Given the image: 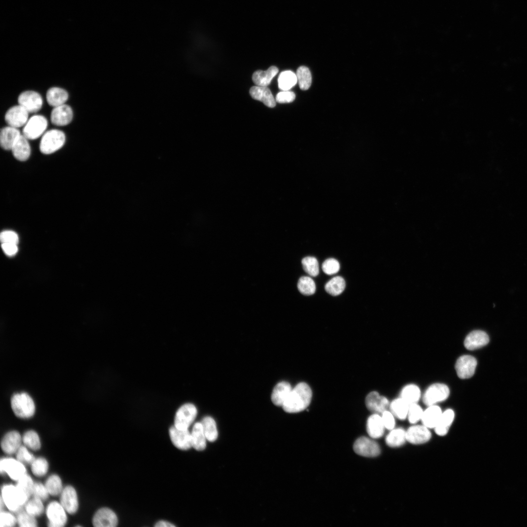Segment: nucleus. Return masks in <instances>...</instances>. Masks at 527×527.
<instances>
[{"instance_id":"obj_1","label":"nucleus","mask_w":527,"mask_h":527,"mask_svg":"<svg viewBox=\"0 0 527 527\" xmlns=\"http://www.w3.org/2000/svg\"><path fill=\"white\" fill-rule=\"evenodd\" d=\"M312 396L310 386L305 383H300L292 389L282 407L287 413L301 412L309 405Z\"/></svg>"},{"instance_id":"obj_2","label":"nucleus","mask_w":527,"mask_h":527,"mask_svg":"<svg viewBox=\"0 0 527 527\" xmlns=\"http://www.w3.org/2000/svg\"><path fill=\"white\" fill-rule=\"evenodd\" d=\"M11 405L15 415L20 418H29L34 415L35 412L34 401L25 392L14 394L11 399Z\"/></svg>"},{"instance_id":"obj_3","label":"nucleus","mask_w":527,"mask_h":527,"mask_svg":"<svg viewBox=\"0 0 527 527\" xmlns=\"http://www.w3.org/2000/svg\"><path fill=\"white\" fill-rule=\"evenodd\" d=\"M65 136L63 132L57 129H52L46 132L42 136L40 145L41 152L44 154H50L64 145Z\"/></svg>"},{"instance_id":"obj_4","label":"nucleus","mask_w":527,"mask_h":527,"mask_svg":"<svg viewBox=\"0 0 527 527\" xmlns=\"http://www.w3.org/2000/svg\"><path fill=\"white\" fill-rule=\"evenodd\" d=\"M449 394V388L446 384L434 383L429 385L424 392L423 401L427 406L436 405L447 399Z\"/></svg>"},{"instance_id":"obj_5","label":"nucleus","mask_w":527,"mask_h":527,"mask_svg":"<svg viewBox=\"0 0 527 527\" xmlns=\"http://www.w3.org/2000/svg\"><path fill=\"white\" fill-rule=\"evenodd\" d=\"M197 414V409L192 404L182 405L177 411L174 426L179 429H188Z\"/></svg>"},{"instance_id":"obj_6","label":"nucleus","mask_w":527,"mask_h":527,"mask_svg":"<svg viewBox=\"0 0 527 527\" xmlns=\"http://www.w3.org/2000/svg\"><path fill=\"white\" fill-rule=\"evenodd\" d=\"M47 126V121L41 115L32 117L25 124L23 130V135L28 140H35L40 137Z\"/></svg>"},{"instance_id":"obj_7","label":"nucleus","mask_w":527,"mask_h":527,"mask_svg":"<svg viewBox=\"0 0 527 527\" xmlns=\"http://www.w3.org/2000/svg\"><path fill=\"white\" fill-rule=\"evenodd\" d=\"M353 449L357 454L367 457L378 456L381 449L378 444L373 438L365 436L358 438L353 445Z\"/></svg>"},{"instance_id":"obj_8","label":"nucleus","mask_w":527,"mask_h":527,"mask_svg":"<svg viewBox=\"0 0 527 527\" xmlns=\"http://www.w3.org/2000/svg\"><path fill=\"white\" fill-rule=\"evenodd\" d=\"M48 519V526L50 527H62L67 522L66 510L61 503L53 501L49 504L46 508Z\"/></svg>"},{"instance_id":"obj_9","label":"nucleus","mask_w":527,"mask_h":527,"mask_svg":"<svg viewBox=\"0 0 527 527\" xmlns=\"http://www.w3.org/2000/svg\"><path fill=\"white\" fill-rule=\"evenodd\" d=\"M0 471L1 474L7 473L11 479L16 481L26 473L24 464L17 459L11 458L1 459Z\"/></svg>"},{"instance_id":"obj_10","label":"nucleus","mask_w":527,"mask_h":527,"mask_svg":"<svg viewBox=\"0 0 527 527\" xmlns=\"http://www.w3.org/2000/svg\"><path fill=\"white\" fill-rule=\"evenodd\" d=\"M477 364L476 358L472 356L463 355L459 357L455 365L457 376L462 379L471 378L475 373Z\"/></svg>"},{"instance_id":"obj_11","label":"nucleus","mask_w":527,"mask_h":527,"mask_svg":"<svg viewBox=\"0 0 527 527\" xmlns=\"http://www.w3.org/2000/svg\"><path fill=\"white\" fill-rule=\"evenodd\" d=\"M169 434L173 444L178 449L188 450L192 447L191 433L188 429H182L171 426Z\"/></svg>"},{"instance_id":"obj_12","label":"nucleus","mask_w":527,"mask_h":527,"mask_svg":"<svg viewBox=\"0 0 527 527\" xmlns=\"http://www.w3.org/2000/svg\"><path fill=\"white\" fill-rule=\"evenodd\" d=\"M18 102L29 113H35L41 109L42 105V100L37 92L26 91L20 95Z\"/></svg>"},{"instance_id":"obj_13","label":"nucleus","mask_w":527,"mask_h":527,"mask_svg":"<svg viewBox=\"0 0 527 527\" xmlns=\"http://www.w3.org/2000/svg\"><path fill=\"white\" fill-rule=\"evenodd\" d=\"M28 113L24 108L19 104L13 106L7 111L5 120L9 126L17 128L26 123Z\"/></svg>"},{"instance_id":"obj_14","label":"nucleus","mask_w":527,"mask_h":527,"mask_svg":"<svg viewBox=\"0 0 527 527\" xmlns=\"http://www.w3.org/2000/svg\"><path fill=\"white\" fill-rule=\"evenodd\" d=\"M118 520L115 513L107 507L99 509L94 514L92 524L95 527H115Z\"/></svg>"},{"instance_id":"obj_15","label":"nucleus","mask_w":527,"mask_h":527,"mask_svg":"<svg viewBox=\"0 0 527 527\" xmlns=\"http://www.w3.org/2000/svg\"><path fill=\"white\" fill-rule=\"evenodd\" d=\"M0 497L2 499L5 506L11 511L20 510L22 506L16 486L12 485H5L1 487Z\"/></svg>"},{"instance_id":"obj_16","label":"nucleus","mask_w":527,"mask_h":527,"mask_svg":"<svg viewBox=\"0 0 527 527\" xmlns=\"http://www.w3.org/2000/svg\"><path fill=\"white\" fill-rule=\"evenodd\" d=\"M431 437L429 428L424 425H413L406 430V439L411 444H422L427 442Z\"/></svg>"},{"instance_id":"obj_17","label":"nucleus","mask_w":527,"mask_h":527,"mask_svg":"<svg viewBox=\"0 0 527 527\" xmlns=\"http://www.w3.org/2000/svg\"><path fill=\"white\" fill-rule=\"evenodd\" d=\"M60 503L69 514H74L78 509V496L75 489L71 486H65L61 493Z\"/></svg>"},{"instance_id":"obj_18","label":"nucleus","mask_w":527,"mask_h":527,"mask_svg":"<svg viewBox=\"0 0 527 527\" xmlns=\"http://www.w3.org/2000/svg\"><path fill=\"white\" fill-rule=\"evenodd\" d=\"M489 341L488 335L480 330L470 332L465 338L464 346L469 350H474L486 345Z\"/></svg>"},{"instance_id":"obj_19","label":"nucleus","mask_w":527,"mask_h":527,"mask_svg":"<svg viewBox=\"0 0 527 527\" xmlns=\"http://www.w3.org/2000/svg\"><path fill=\"white\" fill-rule=\"evenodd\" d=\"M365 402L367 408L376 413H382L387 410L389 406L388 399L375 391L370 392L367 395Z\"/></svg>"},{"instance_id":"obj_20","label":"nucleus","mask_w":527,"mask_h":527,"mask_svg":"<svg viewBox=\"0 0 527 527\" xmlns=\"http://www.w3.org/2000/svg\"><path fill=\"white\" fill-rule=\"evenodd\" d=\"M22 438L19 432L13 430L6 433L1 441V448L3 451L8 454L17 452L21 446Z\"/></svg>"},{"instance_id":"obj_21","label":"nucleus","mask_w":527,"mask_h":527,"mask_svg":"<svg viewBox=\"0 0 527 527\" xmlns=\"http://www.w3.org/2000/svg\"><path fill=\"white\" fill-rule=\"evenodd\" d=\"M73 118L71 108L66 104L55 107L51 114V120L55 125L63 126L69 124Z\"/></svg>"},{"instance_id":"obj_22","label":"nucleus","mask_w":527,"mask_h":527,"mask_svg":"<svg viewBox=\"0 0 527 527\" xmlns=\"http://www.w3.org/2000/svg\"><path fill=\"white\" fill-rule=\"evenodd\" d=\"M34 484L32 478L27 473L17 481L15 486L22 506L26 504L32 495Z\"/></svg>"},{"instance_id":"obj_23","label":"nucleus","mask_w":527,"mask_h":527,"mask_svg":"<svg viewBox=\"0 0 527 527\" xmlns=\"http://www.w3.org/2000/svg\"><path fill=\"white\" fill-rule=\"evenodd\" d=\"M249 93L253 99L263 102L267 107L273 108L276 105V100L266 86H254Z\"/></svg>"},{"instance_id":"obj_24","label":"nucleus","mask_w":527,"mask_h":527,"mask_svg":"<svg viewBox=\"0 0 527 527\" xmlns=\"http://www.w3.org/2000/svg\"><path fill=\"white\" fill-rule=\"evenodd\" d=\"M385 428L382 416L378 413H374L368 417L366 423V431L370 438H381L384 434Z\"/></svg>"},{"instance_id":"obj_25","label":"nucleus","mask_w":527,"mask_h":527,"mask_svg":"<svg viewBox=\"0 0 527 527\" xmlns=\"http://www.w3.org/2000/svg\"><path fill=\"white\" fill-rule=\"evenodd\" d=\"M291 390L289 383L283 381L278 383L274 387L271 396L273 404L276 406H282Z\"/></svg>"},{"instance_id":"obj_26","label":"nucleus","mask_w":527,"mask_h":527,"mask_svg":"<svg viewBox=\"0 0 527 527\" xmlns=\"http://www.w3.org/2000/svg\"><path fill=\"white\" fill-rule=\"evenodd\" d=\"M427 406L423 411L421 421L423 425L428 428H434L443 412L441 408L436 405Z\"/></svg>"},{"instance_id":"obj_27","label":"nucleus","mask_w":527,"mask_h":527,"mask_svg":"<svg viewBox=\"0 0 527 527\" xmlns=\"http://www.w3.org/2000/svg\"><path fill=\"white\" fill-rule=\"evenodd\" d=\"M20 135V132L17 128L9 126L2 128L0 135L1 147L5 150H11Z\"/></svg>"},{"instance_id":"obj_28","label":"nucleus","mask_w":527,"mask_h":527,"mask_svg":"<svg viewBox=\"0 0 527 527\" xmlns=\"http://www.w3.org/2000/svg\"><path fill=\"white\" fill-rule=\"evenodd\" d=\"M14 157L20 161H26L30 157L31 149L28 139L20 135L12 149Z\"/></svg>"},{"instance_id":"obj_29","label":"nucleus","mask_w":527,"mask_h":527,"mask_svg":"<svg viewBox=\"0 0 527 527\" xmlns=\"http://www.w3.org/2000/svg\"><path fill=\"white\" fill-rule=\"evenodd\" d=\"M278 68L272 66L265 71L258 70L252 75V80L257 86H267L278 72Z\"/></svg>"},{"instance_id":"obj_30","label":"nucleus","mask_w":527,"mask_h":527,"mask_svg":"<svg viewBox=\"0 0 527 527\" xmlns=\"http://www.w3.org/2000/svg\"><path fill=\"white\" fill-rule=\"evenodd\" d=\"M191 435L192 447L198 451L204 450L206 447L207 439L201 422H197L194 425Z\"/></svg>"},{"instance_id":"obj_31","label":"nucleus","mask_w":527,"mask_h":527,"mask_svg":"<svg viewBox=\"0 0 527 527\" xmlns=\"http://www.w3.org/2000/svg\"><path fill=\"white\" fill-rule=\"evenodd\" d=\"M455 417L452 409L448 408L442 412L440 420L434 428L436 433L439 436L446 435L451 426Z\"/></svg>"},{"instance_id":"obj_32","label":"nucleus","mask_w":527,"mask_h":527,"mask_svg":"<svg viewBox=\"0 0 527 527\" xmlns=\"http://www.w3.org/2000/svg\"><path fill=\"white\" fill-rule=\"evenodd\" d=\"M68 98L67 92L59 87H52L47 91L46 93V100L48 103L54 107L64 104Z\"/></svg>"},{"instance_id":"obj_33","label":"nucleus","mask_w":527,"mask_h":527,"mask_svg":"<svg viewBox=\"0 0 527 527\" xmlns=\"http://www.w3.org/2000/svg\"><path fill=\"white\" fill-rule=\"evenodd\" d=\"M400 396L401 398L410 405L417 403L421 398V393L418 385L410 384L405 385L402 388Z\"/></svg>"},{"instance_id":"obj_34","label":"nucleus","mask_w":527,"mask_h":527,"mask_svg":"<svg viewBox=\"0 0 527 527\" xmlns=\"http://www.w3.org/2000/svg\"><path fill=\"white\" fill-rule=\"evenodd\" d=\"M406 441V431L402 428H393L385 437L386 444L392 447H399Z\"/></svg>"},{"instance_id":"obj_35","label":"nucleus","mask_w":527,"mask_h":527,"mask_svg":"<svg viewBox=\"0 0 527 527\" xmlns=\"http://www.w3.org/2000/svg\"><path fill=\"white\" fill-rule=\"evenodd\" d=\"M409 406V405L400 397L392 401L389 408L395 417L402 420L407 418Z\"/></svg>"},{"instance_id":"obj_36","label":"nucleus","mask_w":527,"mask_h":527,"mask_svg":"<svg viewBox=\"0 0 527 527\" xmlns=\"http://www.w3.org/2000/svg\"><path fill=\"white\" fill-rule=\"evenodd\" d=\"M201 422L207 440L211 442L215 441L218 438V432L215 420L211 417L206 416Z\"/></svg>"},{"instance_id":"obj_37","label":"nucleus","mask_w":527,"mask_h":527,"mask_svg":"<svg viewBox=\"0 0 527 527\" xmlns=\"http://www.w3.org/2000/svg\"><path fill=\"white\" fill-rule=\"evenodd\" d=\"M278 82V87L280 90H289L297 82L296 75L291 71H283L280 73Z\"/></svg>"},{"instance_id":"obj_38","label":"nucleus","mask_w":527,"mask_h":527,"mask_svg":"<svg viewBox=\"0 0 527 527\" xmlns=\"http://www.w3.org/2000/svg\"><path fill=\"white\" fill-rule=\"evenodd\" d=\"M345 287V282L344 278L336 276L332 278L325 285V291L331 295L336 296L341 294Z\"/></svg>"},{"instance_id":"obj_39","label":"nucleus","mask_w":527,"mask_h":527,"mask_svg":"<svg viewBox=\"0 0 527 527\" xmlns=\"http://www.w3.org/2000/svg\"><path fill=\"white\" fill-rule=\"evenodd\" d=\"M296 75L300 88L303 90H307L312 82L311 74L309 69L306 66H300L298 68Z\"/></svg>"},{"instance_id":"obj_40","label":"nucleus","mask_w":527,"mask_h":527,"mask_svg":"<svg viewBox=\"0 0 527 527\" xmlns=\"http://www.w3.org/2000/svg\"><path fill=\"white\" fill-rule=\"evenodd\" d=\"M297 287L299 291L304 295H311L316 291V285L314 281L309 277L303 276L298 282Z\"/></svg>"},{"instance_id":"obj_41","label":"nucleus","mask_w":527,"mask_h":527,"mask_svg":"<svg viewBox=\"0 0 527 527\" xmlns=\"http://www.w3.org/2000/svg\"><path fill=\"white\" fill-rule=\"evenodd\" d=\"M45 486L49 494L53 496L61 494L63 489L61 479L56 474H53L47 478Z\"/></svg>"},{"instance_id":"obj_42","label":"nucleus","mask_w":527,"mask_h":527,"mask_svg":"<svg viewBox=\"0 0 527 527\" xmlns=\"http://www.w3.org/2000/svg\"><path fill=\"white\" fill-rule=\"evenodd\" d=\"M22 440L24 444L28 448L38 450L41 446L40 437L36 432L30 430L25 432L23 435Z\"/></svg>"},{"instance_id":"obj_43","label":"nucleus","mask_w":527,"mask_h":527,"mask_svg":"<svg viewBox=\"0 0 527 527\" xmlns=\"http://www.w3.org/2000/svg\"><path fill=\"white\" fill-rule=\"evenodd\" d=\"M25 509L28 513L34 517L41 515L44 511V507L42 500L33 497L26 503Z\"/></svg>"},{"instance_id":"obj_44","label":"nucleus","mask_w":527,"mask_h":527,"mask_svg":"<svg viewBox=\"0 0 527 527\" xmlns=\"http://www.w3.org/2000/svg\"><path fill=\"white\" fill-rule=\"evenodd\" d=\"M302 264L304 271L310 276L316 277L319 274V264L316 258L306 257L302 259Z\"/></svg>"},{"instance_id":"obj_45","label":"nucleus","mask_w":527,"mask_h":527,"mask_svg":"<svg viewBox=\"0 0 527 527\" xmlns=\"http://www.w3.org/2000/svg\"><path fill=\"white\" fill-rule=\"evenodd\" d=\"M31 465L32 473L38 477L45 475L48 469V462L44 458L35 459Z\"/></svg>"},{"instance_id":"obj_46","label":"nucleus","mask_w":527,"mask_h":527,"mask_svg":"<svg viewBox=\"0 0 527 527\" xmlns=\"http://www.w3.org/2000/svg\"><path fill=\"white\" fill-rule=\"evenodd\" d=\"M35 517L26 511H20L17 516V524L20 527H36L38 525Z\"/></svg>"},{"instance_id":"obj_47","label":"nucleus","mask_w":527,"mask_h":527,"mask_svg":"<svg viewBox=\"0 0 527 527\" xmlns=\"http://www.w3.org/2000/svg\"><path fill=\"white\" fill-rule=\"evenodd\" d=\"M424 410L417 404L409 405L407 418L410 424H415L421 420Z\"/></svg>"},{"instance_id":"obj_48","label":"nucleus","mask_w":527,"mask_h":527,"mask_svg":"<svg viewBox=\"0 0 527 527\" xmlns=\"http://www.w3.org/2000/svg\"><path fill=\"white\" fill-rule=\"evenodd\" d=\"M322 269L326 274L331 275L337 273L340 270V264L339 262L333 258H329L325 260L322 264Z\"/></svg>"},{"instance_id":"obj_49","label":"nucleus","mask_w":527,"mask_h":527,"mask_svg":"<svg viewBox=\"0 0 527 527\" xmlns=\"http://www.w3.org/2000/svg\"><path fill=\"white\" fill-rule=\"evenodd\" d=\"M17 453V459L23 464H31L35 459L24 446H21Z\"/></svg>"},{"instance_id":"obj_50","label":"nucleus","mask_w":527,"mask_h":527,"mask_svg":"<svg viewBox=\"0 0 527 527\" xmlns=\"http://www.w3.org/2000/svg\"><path fill=\"white\" fill-rule=\"evenodd\" d=\"M49 493L45 486L41 483H34L32 495L42 501L45 500L48 497Z\"/></svg>"},{"instance_id":"obj_51","label":"nucleus","mask_w":527,"mask_h":527,"mask_svg":"<svg viewBox=\"0 0 527 527\" xmlns=\"http://www.w3.org/2000/svg\"><path fill=\"white\" fill-rule=\"evenodd\" d=\"M17 523V518L13 514L4 511L0 512V526L1 527H12Z\"/></svg>"},{"instance_id":"obj_52","label":"nucleus","mask_w":527,"mask_h":527,"mask_svg":"<svg viewBox=\"0 0 527 527\" xmlns=\"http://www.w3.org/2000/svg\"><path fill=\"white\" fill-rule=\"evenodd\" d=\"M0 239L2 243H12L17 244L19 242V236L14 231L5 230L0 235Z\"/></svg>"},{"instance_id":"obj_53","label":"nucleus","mask_w":527,"mask_h":527,"mask_svg":"<svg viewBox=\"0 0 527 527\" xmlns=\"http://www.w3.org/2000/svg\"><path fill=\"white\" fill-rule=\"evenodd\" d=\"M295 99V94L289 90L278 93L275 98L276 101L280 103H289Z\"/></svg>"},{"instance_id":"obj_54","label":"nucleus","mask_w":527,"mask_h":527,"mask_svg":"<svg viewBox=\"0 0 527 527\" xmlns=\"http://www.w3.org/2000/svg\"><path fill=\"white\" fill-rule=\"evenodd\" d=\"M382 414L381 416L385 428L390 430L394 428L395 421L394 415L387 410L385 411Z\"/></svg>"},{"instance_id":"obj_55","label":"nucleus","mask_w":527,"mask_h":527,"mask_svg":"<svg viewBox=\"0 0 527 527\" xmlns=\"http://www.w3.org/2000/svg\"><path fill=\"white\" fill-rule=\"evenodd\" d=\"M1 247L4 252L9 256L15 255L18 250L17 244L12 243H2Z\"/></svg>"},{"instance_id":"obj_56","label":"nucleus","mask_w":527,"mask_h":527,"mask_svg":"<svg viewBox=\"0 0 527 527\" xmlns=\"http://www.w3.org/2000/svg\"><path fill=\"white\" fill-rule=\"evenodd\" d=\"M156 527H174L175 525L165 521H160L155 525Z\"/></svg>"}]
</instances>
